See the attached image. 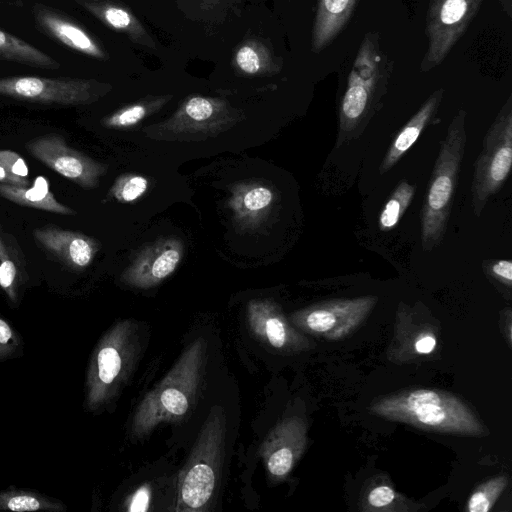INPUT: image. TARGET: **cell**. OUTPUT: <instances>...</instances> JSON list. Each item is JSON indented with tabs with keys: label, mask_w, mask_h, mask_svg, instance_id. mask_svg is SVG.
<instances>
[{
	"label": "cell",
	"mask_w": 512,
	"mask_h": 512,
	"mask_svg": "<svg viewBox=\"0 0 512 512\" xmlns=\"http://www.w3.org/2000/svg\"><path fill=\"white\" fill-rule=\"evenodd\" d=\"M370 410L377 416L427 431L469 436L483 434L475 414L450 393L416 389L375 401Z\"/></svg>",
	"instance_id": "obj_1"
},
{
	"label": "cell",
	"mask_w": 512,
	"mask_h": 512,
	"mask_svg": "<svg viewBox=\"0 0 512 512\" xmlns=\"http://www.w3.org/2000/svg\"><path fill=\"white\" fill-rule=\"evenodd\" d=\"M150 490L147 486L139 488L132 496L128 510L131 512H143L148 509Z\"/></svg>",
	"instance_id": "obj_34"
},
{
	"label": "cell",
	"mask_w": 512,
	"mask_h": 512,
	"mask_svg": "<svg viewBox=\"0 0 512 512\" xmlns=\"http://www.w3.org/2000/svg\"><path fill=\"white\" fill-rule=\"evenodd\" d=\"M25 258L16 239L0 227V286L13 293L19 277L25 274Z\"/></svg>",
	"instance_id": "obj_23"
},
{
	"label": "cell",
	"mask_w": 512,
	"mask_h": 512,
	"mask_svg": "<svg viewBox=\"0 0 512 512\" xmlns=\"http://www.w3.org/2000/svg\"><path fill=\"white\" fill-rule=\"evenodd\" d=\"M248 320L252 331L275 348L299 343V335L288 325L278 306L269 300L251 301Z\"/></svg>",
	"instance_id": "obj_17"
},
{
	"label": "cell",
	"mask_w": 512,
	"mask_h": 512,
	"mask_svg": "<svg viewBox=\"0 0 512 512\" xmlns=\"http://www.w3.org/2000/svg\"><path fill=\"white\" fill-rule=\"evenodd\" d=\"M12 336V332L8 324L0 319V343H7Z\"/></svg>",
	"instance_id": "obj_37"
},
{
	"label": "cell",
	"mask_w": 512,
	"mask_h": 512,
	"mask_svg": "<svg viewBox=\"0 0 512 512\" xmlns=\"http://www.w3.org/2000/svg\"><path fill=\"white\" fill-rule=\"evenodd\" d=\"M506 476H498L481 484L470 496L467 510L470 512H488L500 494L505 490Z\"/></svg>",
	"instance_id": "obj_28"
},
{
	"label": "cell",
	"mask_w": 512,
	"mask_h": 512,
	"mask_svg": "<svg viewBox=\"0 0 512 512\" xmlns=\"http://www.w3.org/2000/svg\"><path fill=\"white\" fill-rule=\"evenodd\" d=\"M0 163L13 176L27 178L28 167L22 157L9 149H0Z\"/></svg>",
	"instance_id": "obj_30"
},
{
	"label": "cell",
	"mask_w": 512,
	"mask_h": 512,
	"mask_svg": "<svg viewBox=\"0 0 512 512\" xmlns=\"http://www.w3.org/2000/svg\"><path fill=\"white\" fill-rule=\"evenodd\" d=\"M466 112L453 117L436 159L421 213V243L424 251L436 248L447 229L453 196L466 145Z\"/></svg>",
	"instance_id": "obj_2"
},
{
	"label": "cell",
	"mask_w": 512,
	"mask_h": 512,
	"mask_svg": "<svg viewBox=\"0 0 512 512\" xmlns=\"http://www.w3.org/2000/svg\"><path fill=\"white\" fill-rule=\"evenodd\" d=\"M204 347L202 339H197L165 378L146 395L133 420L135 435L143 436L160 422L186 414L197 392Z\"/></svg>",
	"instance_id": "obj_3"
},
{
	"label": "cell",
	"mask_w": 512,
	"mask_h": 512,
	"mask_svg": "<svg viewBox=\"0 0 512 512\" xmlns=\"http://www.w3.org/2000/svg\"><path fill=\"white\" fill-rule=\"evenodd\" d=\"M0 183L11 184L16 186H29L28 178H19L10 174L0 163Z\"/></svg>",
	"instance_id": "obj_36"
},
{
	"label": "cell",
	"mask_w": 512,
	"mask_h": 512,
	"mask_svg": "<svg viewBox=\"0 0 512 512\" xmlns=\"http://www.w3.org/2000/svg\"><path fill=\"white\" fill-rule=\"evenodd\" d=\"M112 86L95 79L11 76L0 78V95L31 103L89 105L110 92Z\"/></svg>",
	"instance_id": "obj_7"
},
{
	"label": "cell",
	"mask_w": 512,
	"mask_h": 512,
	"mask_svg": "<svg viewBox=\"0 0 512 512\" xmlns=\"http://www.w3.org/2000/svg\"><path fill=\"white\" fill-rule=\"evenodd\" d=\"M224 419L211 412L181 474L175 510L201 511L213 494L223 452Z\"/></svg>",
	"instance_id": "obj_4"
},
{
	"label": "cell",
	"mask_w": 512,
	"mask_h": 512,
	"mask_svg": "<svg viewBox=\"0 0 512 512\" xmlns=\"http://www.w3.org/2000/svg\"><path fill=\"white\" fill-rule=\"evenodd\" d=\"M242 114L220 98H187L166 121L145 129L151 138L198 140L215 137L242 119Z\"/></svg>",
	"instance_id": "obj_6"
},
{
	"label": "cell",
	"mask_w": 512,
	"mask_h": 512,
	"mask_svg": "<svg viewBox=\"0 0 512 512\" xmlns=\"http://www.w3.org/2000/svg\"><path fill=\"white\" fill-rule=\"evenodd\" d=\"M483 0H431L426 20L428 49L421 69L439 65L465 33Z\"/></svg>",
	"instance_id": "obj_9"
},
{
	"label": "cell",
	"mask_w": 512,
	"mask_h": 512,
	"mask_svg": "<svg viewBox=\"0 0 512 512\" xmlns=\"http://www.w3.org/2000/svg\"><path fill=\"white\" fill-rule=\"evenodd\" d=\"M397 497V493L390 486L379 485L369 492L367 502L372 509L383 510L390 506Z\"/></svg>",
	"instance_id": "obj_31"
},
{
	"label": "cell",
	"mask_w": 512,
	"mask_h": 512,
	"mask_svg": "<svg viewBox=\"0 0 512 512\" xmlns=\"http://www.w3.org/2000/svg\"><path fill=\"white\" fill-rule=\"evenodd\" d=\"M7 507L13 511H35L38 510L41 505L33 496L19 495L10 498L7 502Z\"/></svg>",
	"instance_id": "obj_32"
},
{
	"label": "cell",
	"mask_w": 512,
	"mask_h": 512,
	"mask_svg": "<svg viewBox=\"0 0 512 512\" xmlns=\"http://www.w3.org/2000/svg\"><path fill=\"white\" fill-rule=\"evenodd\" d=\"M376 302L373 296L328 301L299 312L295 322L314 334L338 339L356 328Z\"/></svg>",
	"instance_id": "obj_11"
},
{
	"label": "cell",
	"mask_w": 512,
	"mask_h": 512,
	"mask_svg": "<svg viewBox=\"0 0 512 512\" xmlns=\"http://www.w3.org/2000/svg\"><path fill=\"white\" fill-rule=\"evenodd\" d=\"M25 147L35 159L84 189L96 188L107 172L105 164L70 147L57 133L33 138Z\"/></svg>",
	"instance_id": "obj_10"
},
{
	"label": "cell",
	"mask_w": 512,
	"mask_h": 512,
	"mask_svg": "<svg viewBox=\"0 0 512 512\" xmlns=\"http://www.w3.org/2000/svg\"><path fill=\"white\" fill-rule=\"evenodd\" d=\"M274 194L270 188L258 183H243L232 189L228 202L234 219L243 226L259 224L272 206Z\"/></svg>",
	"instance_id": "obj_18"
},
{
	"label": "cell",
	"mask_w": 512,
	"mask_h": 512,
	"mask_svg": "<svg viewBox=\"0 0 512 512\" xmlns=\"http://www.w3.org/2000/svg\"><path fill=\"white\" fill-rule=\"evenodd\" d=\"M183 255V242L171 236L142 247L121 275V281L137 288H150L174 272Z\"/></svg>",
	"instance_id": "obj_12"
},
{
	"label": "cell",
	"mask_w": 512,
	"mask_h": 512,
	"mask_svg": "<svg viewBox=\"0 0 512 512\" xmlns=\"http://www.w3.org/2000/svg\"><path fill=\"white\" fill-rule=\"evenodd\" d=\"M170 98V95L144 98L105 117L101 121V124L107 128H127L134 126L147 116L160 110Z\"/></svg>",
	"instance_id": "obj_25"
},
{
	"label": "cell",
	"mask_w": 512,
	"mask_h": 512,
	"mask_svg": "<svg viewBox=\"0 0 512 512\" xmlns=\"http://www.w3.org/2000/svg\"><path fill=\"white\" fill-rule=\"evenodd\" d=\"M32 14L39 30L48 37L89 57L108 59L107 53L95 38L67 14L42 3L33 5Z\"/></svg>",
	"instance_id": "obj_13"
},
{
	"label": "cell",
	"mask_w": 512,
	"mask_h": 512,
	"mask_svg": "<svg viewBox=\"0 0 512 512\" xmlns=\"http://www.w3.org/2000/svg\"><path fill=\"white\" fill-rule=\"evenodd\" d=\"M442 95V89L435 91L400 130L380 164V174L390 170L416 142L420 133L433 118L441 102Z\"/></svg>",
	"instance_id": "obj_19"
},
{
	"label": "cell",
	"mask_w": 512,
	"mask_h": 512,
	"mask_svg": "<svg viewBox=\"0 0 512 512\" xmlns=\"http://www.w3.org/2000/svg\"><path fill=\"white\" fill-rule=\"evenodd\" d=\"M306 443V425L302 419L291 417L280 422L262 445V456L269 473L285 477L301 456Z\"/></svg>",
	"instance_id": "obj_14"
},
{
	"label": "cell",
	"mask_w": 512,
	"mask_h": 512,
	"mask_svg": "<svg viewBox=\"0 0 512 512\" xmlns=\"http://www.w3.org/2000/svg\"><path fill=\"white\" fill-rule=\"evenodd\" d=\"M414 193L415 187L406 181L397 185L379 217V227L382 231H388L396 226L410 205Z\"/></svg>",
	"instance_id": "obj_27"
},
{
	"label": "cell",
	"mask_w": 512,
	"mask_h": 512,
	"mask_svg": "<svg viewBox=\"0 0 512 512\" xmlns=\"http://www.w3.org/2000/svg\"><path fill=\"white\" fill-rule=\"evenodd\" d=\"M357 0H318L312 31V50H323L349 20Z\"/></svg>",
	"instance_id": "obj_20"
},
{
	"label": "cell",
	"mask_w": 512,
	"mask_h": 512,
	"mask_svg": "<svg viewBox=\"0 0 512 512\" xmlns=\"http://www.w3.org/2000/svg\"><path fill=\"white\" fill-rule=\"evenodd\" d=\"M0 60L42 69H58L60 63L25 40L0 29Z\"/></svg>",
	"instance_id": "obj_22"
},
{
	"label": "cell",
	"mask_w": 512,
	"mask_h": 512,
	"mask_svg": "<svg viewBox=\"0 0 512 512\" xmlns=\"http://www.w3.org/2000/svg\"><path fill=\"white\" fill-rule=\"evenodd\" d=\"M128 330L129 327L126 324L118 327L112 335L113 338L98 352V378L102 385L112 384L122 369L125 355L124 340Z\"/></svg>",
	"instance_id": "obj_24"
},
{
	"label": "cell",
	"mask_w": 512,
	"mask_h": 512,
	"mask_svg": "<svg viewBox=\"0 0 512 512\" xmlns=\"http://www.w3.org/2000/svg\"><path fill=\"white\" fill-rule=\"evenodd\" d=\"M414 347L418 354H429L436 347V339L432 335L421 336L416 340Z\"/></svg>",
	"instance_id": "obj_35"
},
{
	"label": "cell",
	"mask_w": 512,
	"mask_h": 512,
	"mask_svg": "<svg viewBox=\"0 0 512 512\" xmlns=\"http://www.w3.org/2000/svg\"><path fill=\"white\" fill-rule=\"evenodd\" d=\"M512 166L511 98L487 130L474 167L471 185L472 209L480 216L489 198L504 184Z\"/></svg>",
	"instance_id": "obj_5"
},
{
	"label": "cell",
	"mask_w": 512,
	"mask_h": 512,
	"mask_svg": "<svg viewBox=\"0 0 512 512\" xmlns=\"http://www.w3.org/2000/svg\"><path fill=\"white\" fill-rule=\"evenodd\" d=\"M148 185V180L141 175L123 174L115 180L110 195L120 202H133L146 192Z\"/></svg>",
	"instance_id": "obj_29"
},
{
	"label": "cell",
	"mask_w": 512,
	"mask_h": 512,
	"mask_svg": "<svg viewBox=\"0 0 512 512\" xmlns=\"http://www.w3.org/2000/svg\"><path fill=\"white\" fill-rule=\"evenodd\" d=\"M107 27L124 33L133 42L149 49L156 43L135 15L117 0H74Z\"/></svg>",
	"instance_id": "obj_16"
},
{
	"label": "cell",
	"mask_w": 512,
	"mask_h": 512,
	"mask_svg": "<svg viewBox=\"0 0 512 512\" xmlns=\"http://www.w3.org/2000/svg\"><path fill=\"white\" fill-rule=\"evenodd\" d=\"M0 197L24 207L61 215L76 214L75 210L60 203L54 197L43 177H38L32 187L0 183Z\"/></svg>",
	"instance_id": "obj_21"
},
{
	"label": "cell",
	"mask_w": 512,
	"mask_h": 512,
	"mask_svg": "<svg viewBox=\"0 0 512 512\" xmlns=\"http://www.w3.org/2000/svg\"><path fill=\"white\" fill-rule=\"evenodd\" d=\"M33 235L45 251L71 268L89 266L99 250V243L90 236L54 224L35 229Z\"/></svg>",
	"instance_id": "obj_15"
},
{
	"label": "cell",
	"mask_w": 512,
	"mask_h": 512,
	"mask_svg": "<svg viewBox=\"0 0 512 512\" xmlns=\"http://www.w3.org/2000/svg\"><path fill=\"white\" fill-rule=\"evenodd\" d=\"M234 60L237 68L248 75L267 72L273 66L267 48L255 40L243 43L237 49Z\"/></svg>",
	"instance_id": "obj_26"
},
{
	"label": "cell",
	"mask_w": 512,
	"mask_h": 512,
	"mask_svg": "<svg viewBox=\"0 0 512 512\" xmlns=\"http://www.w3.org/2000/svg\"><path fill=\"white\" fill-rule=\"evenodd\" d=\"M382 60L378 41L372 34H367L359 47L341 102L342 133L354 130L367 114L384 79Z\"/></svg>",
	"instance_id": "obj_8"
},
{
	"label": "cell",
	"mask_w": 512,
	"mask_h": 512,
	"mask_svg": "<svg viewBox=\"0 0 512 512\" xmlns=\"http://www.w3.org/2000/svg\"><path fill=\"white\" fill-rule=\"evenodd\" d=\"M491 274L507 286L512 283V263L510 260L494 261L490 265Z\"/></svg>",
	"instance_id": "obj_33"
}]
</instances>
